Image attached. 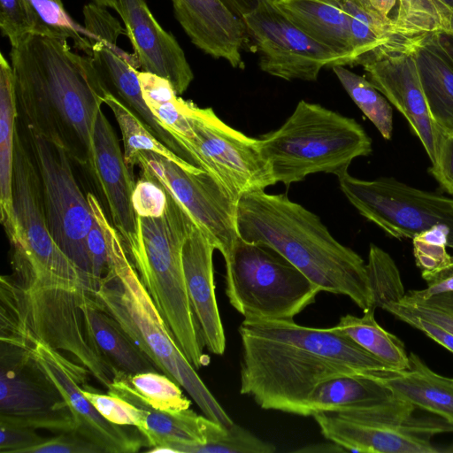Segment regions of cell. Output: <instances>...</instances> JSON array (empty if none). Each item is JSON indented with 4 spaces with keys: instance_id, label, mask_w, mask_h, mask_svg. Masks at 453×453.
Segmentation results:
<instances>
[{
    "instance_id": "19",
    "label": "cell",
    "mask_w": 453,
    "mask_h": 453,
    "mask_svg": "<svg viewBox=\"0 0 453 453\" xmlns=\"http://www.w3.org/2000/svg\"><path fill=\"white\" fill-rule=\"evenodd\" d=\"M114 10L142 71L169 81L179 96L184 93L194 79L192 69L175 37L159 25L146 1L116 0Z\"/></svg>"
},
{
    "instance_id": "4",
    "label": "cell",
    "mask_w": 453,
    "mask_h": 453,
    "mask_svg": "<svg viewBox=\"0 0 453 453\" xmlns=\"http://www.w3.org/2000/svg\"><path fill=\"white\" fill-rule=\"evenodd\" d=\"M87 197L104 233L108 252V272L93 293L158 372L184 388L205 417L230 426L232 418L180 349L99 202L90 193Z\"/></svg>"
},
{
    "instance_id": "42",
    "label": "cell",
    "mask_w": 453,
    "mask_h": 453,
    "mask_svg": "<svg viewBox=\"0 0 453 453\" xmlns=\"http://www.w3.org/2000/svg\"><path fill=\"white\" fill-rule=\"evenodd\" d=\"M81 389L84 395L108 421L119 426H133L138 430L144 426L142 409L119 396L96 392L87 384L83 385Z\"/></svg>"
},
{
    "instance_id": "34",
    "label": "cell",
    "mask_w": 453,
    "mask_h": 453,
    "mask_svg": "<svg viewBox=\"0 0 453 453\" xmlns=\"http://www.w3.org/2000/svg\"><path fill=\"white\" fill-rule=\"evenodd\" d=\"M395 33L405 39L453 32V7L445 0H397Z\"/></svg>"
},
{
    "instance_id": "58",
    "label": "cell",
    "mask_w": 453,
    "mask_h": 453,
    "mask_svg": "<svg viewBox=\"0 0 453 453\" xmlns=\"http://www.w3.org/2000/svg\"><path fill=\"white\" fill-rule=\"evenodd\" d=\"M367 1L371 4V1H372V0H367Z\"/></svg>"
},
{
    "instance_id": "20",
    "label": "cell",
    "mask_w": 453,
    "mask_h": 453,
    "mask_svg": "<svg viewBox=\"0 0 453 453\" xmlns=\"http://www.w3.org/2000/svg\"><path fill=\"white\" fill-rule=\"evenodd\" d=\"M180 25L199 50L242 69V50L249 42L243 20L221 0H171Z\"/></svg>"
},
{
    "instance_id": "47",
    "label": "cell",
    "mask_w": 453,
    "mask_h": 453,
    "mask_svg": "<svg viewBox=\"0 0 453 453\" xmlns=\"http://www.w3.org/2000/svg\"><path fill=\"white\" fill-rule=\"evenodd\" d=\"M87 249L91 266L92 290H94L108 272L106 239L101 225L95 218L87 235Z\"/></svg>"
},
{
    "instance_id": "12",
    "label": "cell",
    "mask_w": 453,
    "mask_h": 453,
    "mask_svg": "<svg viewBox=\"0 0 453 453\" xmlns=\"http://www.w3.org/2000/svg\"><path fill=\"white\" fill-rule=\"evenodd\" d=\"M340 188L361 216L395 239H413L441 226L453 250V197L422 190L392 177L357 179L349 170L336 175Z\"/></svg>"
},
{
    "instance_id": "1",
    "label": "cell",
    "mask_w": 453,
    "mask_h": 453,
    "mask_svg": "<svg viewBox=\"0 0 453 453\" xmlns=\"http://www.w3.org/2000/svg\"><path fill=\"white\" fill-rule=\"evenodd\" d=\"M240 393L264 410L303 416L311 392L333 378L388 369L334 326L243 319Z\"/></svg>"
},
{
    "instance_id": "50",
    "label": "cell",
    "mask_w": 453,
    "mask_h": 453,
    "mask_svg": "<svg viewBox=\"0 0 453 453\" xmlns=\"http://www.w3.org/2000/svg\"><path fill=\"white\" fill-rule=\"evenodd\" d=\"M448 292H453V273L427 283L424 289L408 291L410 295L423 299Z\"/></svg>"
},
{
    "instance_id": "27",
    "label": "cell",
    "mask_w": 453,
    "mask_h": 453,
    "mask_svg": "<svg viewBox=\"0 0 453 453\" xmlns=\"http://www.w3.org/2000/svg\"><path fill=\"white\" fill-rule=\"evenodd\" d=\"M81 309L99 351L117 371L127 374L157 371L91 289L85 292Z\"/></svg>"
},
{
    "instance_id": "2",
    "label": "cell",
    "mask_w": 453,
    "mask_h": 453,
    "mask_svg": "<svg viewBox=\"0 0 453 453\" xmlns=\"http://www.w3.org/2000/svg\"><path fill=\"white\" fill-rule=\"evenodd\" d=\"M18 117L26 129L59 143L71 132L96 178L94 127L111 92L89 56L54 33H28L11 45Z\"/></svg>"
},
{
    "instance_id": "57",
    "label": "cell",
    "mask_w": 453,
    "mask_h": 453,
    "mask_svg": "<svg viewBox=\"0 0 453 453\" xmlns=\"http://www.w3.org/2000/svg\"><path fill=\"white\" fill-rule=\"evenodd\" d=\"M445 1L453 7V0H445Z\"/></svg>"
},
{
    "instance_id": "22",
    "label": "cell",
    "mask_w": 453,
    "mask_h": 453,
    "mask_svg": "<svg viewBox=\"0 0 453 453\" xmlns=\"http://www.w3.org/2000/svg\"><path fill=\"white\" fill-rule=\"evenodd\" d=\"M211 240L195 225L182 248V264L188 299L199 325L204 347L222 356L226 335L215 292Z\"/></svg>"
},
{
    "instance_id": "9",
    "label": "cell",
    "mask_w": 453,
    "mask_h": 453,
    "mask_svg": "<svg viewBox=\"0 0 453 453\" xmlns=\"http://www.w3.org/2000/svg\"><path fill=\"white\" fill-rule=\"evenodd\" d=\"M226 265L229 303L250 320H294L320 291L270 246L238 238Z\"/></svg>"
},
{
    "instance_id": "51",
    "label": "cell",
    "mask_w": 453,
    "mask_h": 453,
    "mask_svg": "<svg viewBox=\"0 0 453 453\" xmlns=\"http://www.w3.org/2000/svg\"><path fill=\"white\" fill-rule=\"evenodd\" d=\"M237 17H242L254 11L262 0H221Z\"/></svg>"
},
{
    "instance_id": "30",
    "label": "cell",
    "mask_w": 453,
    "mask_h": 453,
    "mask_svg": "<svg viewBox=\"0 0 453 453\" xmlns=\"http://www.w3.org/2000/svg\"><path fill=\"white\" fill-rule=\"evenodd\" d=\"M374 312L375 308H369L364 311L362 317L347 314L341 317L334 326L380 359L388 369H407L409 355L404 343L377 323Z\"/></svg>"
},
{
    "instance_id": "10",
    "label": "cell",
    "mask_w": 453,
    "mask_h": 453,
    "mask_svg": "<svg viewBox=\"0 0 453 453\" xmlns=\"http://www.w3.org/2000/svg\"><path fill=\"white\" fill-rule=\"evenodd\" d=\"M416 407L398 398L358 408L322 411L312 417L321 434L350 452L436 453L432 438L453 431L439 418H415Z\"/></svg>"
},
{
    "instance_id": "39",
    "label": "cell",
    "mask_w": 453,
    "mask_h": 453,
    "mask_svg": "<svg viewBox=\"0 0 453 453\" xmlns=\"http://www.w3.org/2000/svg\"><path fill=\"white\" fill-rule=\"evenodd\" d=\"M44 26L52 33L72 40L73 47L89 56V33L76 23L65 11L62 0H28Z\"/></svg>"
},
{
    "instance_id": "31",
    "label": "cell",
    "mask_w": 453,
    "mask_h": 453,
    "mask_svg": "<svg viewBox=\"0 0 453 453\" xmlns=\"http://www.w3.org/2000/svg\"><path fill=\"white\" fill-rule=\"evenodd\" d=\"M349 16L352 65L393 42H409L395 30L393 19L375 10L367 0H342Z\"/></svg>"
},
{
    "instance_id": "14",
    "label": "cell",
    "mask_w": 453,
    "mask_h": 453,
    "mask_svg": "<svg viewBox=\"0 0 453 453\" xmlns=\"http://www.w3.org/2000/svg\"><path fill=\"white\" fill-rule=\"evenodd\" d=\"M0 424L75 431L60 391L25 346L0 341Z\"/></svg>"
},
{
    "instance_id": "35",
    "label": "cell",
    "mask_w": 453,
    "mask_h": 453,
    "mask_svg": "<svg viewBox=\"0 0 453 453\" xmlns=\"http://www.w3.org/2000/svg\"><path fill=\"white\" fill-rule=\"evenodd\" d=\"M343 88L385 140L393 133V109L388 100L363 76L337 65L332 67Z\"/></svg>"
},
{
    "instance_id": "15",
    "label": "cell",
    "mask_w": 453,
    "mask_h": 453,
    "mask_svg": "<svg viewBox=\"0 0 453 453\" xmlns=\"http://www.w3.org/2000/svg\"><path fill=\"white\" fill-rule=\"evenodd\" d=\"M136 165L188 212L224 259L231 254L239 238L237 203L213 177L199 167L187 169L154 152L140 153Z\"/></svg>"
},
{
    "instance_id": "11",
    "label": "cell",
    "mask_w": 453,
    "mask_h": 453,
    "mask_svg": "<svg viewBox=\"0 0 453 453\" xmlns=\"http://www.w3.org/2000/svg\"><path fill=\"white\" fill-rule=\"evenodd\" d=\"M191 132L174 140L184 159L213 177L237 203L245 194L276 184L259 138H253L222 121L211 108L193 104Z\"/></svg>"
},
{
    "instance_id": "29",
    "label": "cell",
    "mask_w": 453,
    "mask_h": 453,
    "mask_svg": "<svg viewBox=\"0 0 453 453\" xmlns=\"http://www.w3.org/2000/svg\"><path fill=\"white\" fill-rule=\"evenodd\" d=\"M18 109L12 65L0 55V211L7 236L15 228L12 174Z\"/></svg>"
},
{
    "instance_id": "13",
    "label": "cell",
    "mask_w": 453,
    "mask_h": 453,
    "mask_svg": "<svg viewBox=\"0 0 453 453\" xmlns=\"http://www.w3.org/2000/svg\"><path fill=\"white\" fill-rule=\"evenodd\" d=\"M24 140L40 175L50 235L93 289L87 235L94 217L88 198L75 180L70 152L32 131L25 130Z\"/></svg>"
},
{
    "instance_id": "16",
    "label": "cell",
    "mask_w": 453,
    "mask_h": 453,
    "mask_svg": "<svg viewBox=\"0 0 453 453\" xmlns=\"http://www.w3.org/2000/svg\"><path fill=\"white\" fill-rule=\"evenodd\" d=\"M242 20L258 53L259 67L270 75L315 81L322 68L345 65L341 54L300 30L272 0H262Z\"/></svg>"
},
{
    "instance_id": "28",
    "label": "cell",
    "mask_w": 453,
    "mask_h": 453,
    "mask_svg": "<svg viewBox=\"0 0 453 453\" xmlns=\"http://www.w3.org/2000/svg\"><path fill=\"white\" fill-rule=\"evenodd\" d=\"M396 398L385 385L365 374L342 375L320 383L306 400L303 416L370 406Z\"/></svg>"
},
{
    "instance_id": "7",
    "label": "cell",
    "mask_w": 453,
    "mask_h": 453,
    "mask_svg": "<svg viewBox=\"0 0 453 453\" xmlns=\"http://www.w3.org/2000/svg\"><path fill=\"white\" fill-rule=\"evenodd\" d=\"M259 140L276 183L286 186L319 173L337 175L372 151L371 138L357 120L304 100Z\"/></svg>"
},
{
    "instance_id": "18",
    "label": "cell",
    "mask_w": 453,
    "mask_h": 453,
    "mask_svg": "<svg viewBox=\"0 0 453 453\" xmlns=\"http://www.w3.org/2000/svg\"><path fill=\"white\" fill-rule=\"evenodd\" d=\"M412 45H384L357 65H363L371 83L406 119L433 163L443 132L430 113Z\"/></svg>"
},
{
    "instance_id": "36",
    "label": "cell",
    "mask_w": 453,
    "mask_h": 453,
    "mask_svg": "<svg viewBox=\"0 0 453 453\" xmlns=\"http://www.w3.org/2000/svg\"><path fill=\"white\" fill-rule=\"evenodd\" d=\"M121 373L134 394L155 410L176 413L190 406L191 402L182 394L180 387L162 372Z\"/></svg>"
},
{
    "instance_id": "44",
    "label": "cell",
    "mask_w": 453,
    "mask_h": 453,
    "mask_svg": "<svg viewBox=\"0 0 453 453\" xmlns=\"http://www.w3.org/2000/svg\"><path fill=\"white\" fill-rule=\"evenodd\" d=\"M168 194L157 181L143 174L135 183L132 203L136 216L158 218L166 209Z\"/></svg>"
},
{
    "instance_id": "33",
    "label": "cell",
    "mask_w": 453,
    "mask_h": 453,
    "mask_svg": "<svg viewBox=\"0 0 453 453\" xmlns=\"http://www.w3.org/2000/svg\"><path fill=\"white\" fill-rule=\"evenodd\" d=\"M104 104L109 106L118 122L122 134L124 159L131 172L138 155L142 152L162 155L187 169L195 167L158 140L146 124L111 92L105 96Z\"/></svg>"
},
{
    "instance_id": "43",
    "label": "cell",
    "mask_w": 453,
    "mask_h": 453,
    "mask_svg": "<svg viewBox=\"0 0 453 453\" xmlns=\"http://www.w3.org/2000/svg\"><path fill=\"white\" fill-rule=\"evenodd\" d=\"M402 307L453 334V292L442 293L423 299L408 292L396 302Z\"/></svg>"
},
{
    "instance_id": "5",
    "label": "cell",
    "mask_w": 453,
    "mask_h": 453,
    "mask_svg": "<svg viewBox=\"0 0 453 453\" xmlns=\"http://www.w3.org/2000/svg\"><path fill=\"white\" fill-rule=\"evenodd\" d=\"M136 219L138 242L127 257L188 360L196 370L207 366L211 358L203 353L182 264L183 244L196 223L169 194L162 216Z\"/></svg>"
},
{
    "instance_id": "37",
    "label": "cell",
    "mask_w": 453,
    "mask_h": 453,
    "mask_svg": "<svg viewBox=\"0 0 453 453\" xmlns=\"http://www.w3.org/2000/svg\"><path fill=\"white\" fill-rule=\"evenodd\" d=\"M166 447L174 453H273V444L263 441L250 431L233 424L222 426L204 444L173 442Z\"/></svg>"
},
{
    "instance_id": "8",
    "label": "cell",
    "mask_w": 453,
    "mask_h": 453,
    "mask_svg": "<svg viewBox=\"0 0 453 453\" xmlns=\"http://www.w3.org/2000/svg\"><path fill=\"white\" fill-rule=\"evenodd\" d=\"M15 228L12 246V279L26 288L47 287L92 289L77 265L59 249L49 231L40 175L17 129L12 174Z\"/></svg>"
},
{
    "instance_id": "41",
    "label": "cell",
    "mask_w": 453,
    "mask_h": 453,
    "mask_svg": "<svg viewBox=\"0 0 453 453\" xmlns=\"http://www.w3.org/2000/svg\"><path fill=\"white\" fill-rule=\"evenodd\" d=\"M449 231L434 226L412 239L417 266L425 273H437L451 263L448 253Z\"/></svg>"
},
{
    "instance_id": "52",
    "label": "cell",
    "mask_w": 453,
    "mask_h": 453,
    "mask_svg": "<svg viewBox=\"0 0 453 453\" xmlns=\"http://www.w3.org/2000/svg\"><path fill=\"white\" fill-rule=\"evenodd\" d=\"M296 452H345V449L341 447L335 442L330 441V443H319L315 445L305 446L303 449L295 450Z\"/></svg>"
},
{
    "instance_id": "45",
    "label": "cell",
    "mask_w": 453,
    "mask_h": 453,
    "mask_svg": "<svg viewBox=\"0 0 453 453\" xmlns=\"http://www.w3.org/2000/svg\"><path fill=\"white\" fill-rule=\"evenodd\" d=\"M381 309L391 313L396 319L423 332L429 338L453 353V334L447 329L413 314L396 302L387 303L382 305Z\"/></svg>"
},
{
    "instance_id": "32",
    "label": "cell",
    "mask_w": 453,
    "mask_h": 453,
    "mask_svg": "<svg viewBox=\"0 0 453 453\" xmlns=\"http://www.w3.org/2000/svg\"><path fill=\"white\" fill-rule=\"evenodd\" d=\"M137 76L143 99L161 127L173 137L189 135L188 118L194 103L180 97L165 78L138 70Z\"/></svg>"
},
{
    "instance_id": "38",
    "label": "cell",
    "mask_w": 453,
    "mask_h": 453,
    "mask_svg": "<svg viewBox=\"0 0 453 453\" xmlns=\"http://www.w3.org/2000/svg\"><path fill=\"white\" fill-rule=\"evenodd\" d=\"M366 269L376 308H381L389 302H397L405 295L394 259L373 243L369 247Z\"/></svg>"
},
{
    "instance_id": "24",
    "label": "cell",
    "mask_w": 453,
    "mask_h": 453,
    "mask_svg": "<svg viewBox=\"0 0 453 453\" xmlns=\"http://www.w3.org/2000/svg\"><path fill=\"white\" fill-rule=\"evenodd\" d=\"M363 374L385 385L396 398L430 411L453 426V379L432 371L415 353L409 355L407 369H381Z\"/></svg>"
},
{
    "instance_id": "48",
    "label": "cell",
    "mask_w": 453,
    "mask_h": 453,
    "mask_svg": "<svg viewBox=\"0 0 453 453\" xmlns=\"http://www.w3.org/2000/svg\"><path fill=\"white\" fill-rule=\"evenodd\" d=\"M428 171L440 187L453 196V133L443 132L435 159Z\"/></svg>"
},
{
    "instance_id": "46",
    "label": "cell",
    "mask_w": 453,
    "mask_h": 453,
    "mask_svg": "<svg viewBox=\"0 0 453 453\" xmlns=\"http://www.w3.org/2000/svg\"><path fill=\"white\" fill-rule=\"evenodd\" d=\"M26 453H104L96 445L74 430L59 433L28 449Z\"/></svg>"
},
{
    "instance_id": "54",
    "label": "cell",
    "mask_w": 453,
    "mask_h": 453,
    "mask_svg": "<svg viewBox=\"0 0 453 453\" xmlns=\"http://www.w3.org/2000/svg\"><path fill=\"white\" fill-rule=\"evenodd\" d=\"M396 0H372L371 4L380 13L386 17H389V12L394 8Z\"/></svg>"
},
{
    "instance_id": "40",
    "label": "cell",
    "mask_w": 453,
    "mask_h": 453,
    "mask_svg": "<svg viewBox=\"0 0 453 453\" xmlns=\"http://www.w3.org/2000/svg\"><path fill=\"white\" fill-rule=\"evenodd\" d=\"M0 28L11 45L28 33H52L28 0H0Z\"/></svg>"
},
{
    "instance_id": "21",
    "label": "cell",
    "mask_w": 453,
    "mask_h": 453,
    "mask_svg": "<svg viewBox=\"0 0 453 453\" xmlns=\"http://www.w3.org/2000/svg\"><path fill=\"white\" fill-rule=\"evenodd\" d=\"M96 179L106 197L111 219L119 233L126 251L138 242L136 214L132 203L135 186L116 134L102 110L94 127Z\"/></svg>"
},
{
    "instance_id": "3",
    "label": "cell",
    "mask_w": 453,
    "mask_h": 453,
    "mask_svg": "<svg viewBox=\"0 0 453 453\" xmlns=\"http://www.w3.org/2000/svg\"><path fill=\"white\" fill-rule=\"evenodd\" d=\"M236 226L240 238L274 249L320 291L346 296L363 311L376 309L364 259L339 242L317 214L287 195H243Z\"/></svg>"
},
{
    "instance_id": "26",
    "label": "cell",
    "mask_w": 453,
    "mask_h": 453,
    "mask_svg": "<svg viewBox=\"0 0 453 453\" xmlns=\"http://www.w3.org/2000/svg\"><path fill=\"white\" fill-rule=\"evenodd\" d=\"M412 51L432 118L442 132L453 133V61L437 34L417 38Z\"/></svg>"
},
{
    "instance_id": "49",
    "label": "cell",
    "mask_w": 453,
    "mask_h": 453,
    "mask_svg": "<svg viewBox=\"0 0 453 453\" xmlns=\"http://www.w3.org/2000/svg\"><path fill=\"white\" fill-rule=\"evenodd\" d=\"M0 452L26 453V451L45 439L35 429L0 424Z\"/></svg>"
},
{
    "instance_id": "6",
    "label": "cell",
    "mask_w": 453,
    "mask_h": 453,
    "mask_svg": "<svg viewBox=\"0 0 453 453\" xmlns=\"http://www.w3.org/2000/svg\"><path fill=\"white\" fill-rule=\"evenodd\" d=\"M86 287L26 288L12 276L0 280V340L42 341L71 354L108 389L117 370L91 336L81 303Z\"/></svg>"
},
{
    "instance_id": "25",
    "label": "cell",
    "mask_w": 453,
    "mask_h": 453,
    "mask_svg": "<svg viewBox=\"0 0 453 453\" xmlns=\"http://www.w3.org/2000/svg\"><path fill=\"white\" fill-rule=\"evenodd\" d=\"M300 30L352 65L349 16L342 0H272Z\"/></svg>"
},
{
    "instance_id": "23",
    "label": "cell",
    "mask_w": 453,
    "mask_h": 453,
    "mask_svg": "<svg viewBox=\"0 0 453 453\" xmlns=\"http://www.w3.org/2000/svg\"><path fill=\"white\" fill-rule=\"evenodd\" d=\"M107 390L108 394L143 410L145 425L139 431L146 439L149 448L166 446L173 442L204 444L221 426L189 408L176 413L153 409L134 394L120 371L116 372Z\"/></svg>"
},
{
    "instance_id": "55",
    "label": "cell",
    "mask_w": 453,
    "mask_h": 453,
    "mask_svg": "<svg viewBox=\"0 0 453 453\" xmlns=\"http://www.w3.org/2000/svg\"><path fill=\"white\" fill-rule=\"evenodd\" d=\"M453 273V257L451 259V263L443 268L442 270L437 272V273H425L422 272V278L426 281V283H429L431 281H434L435 280H438L440 278H442L448 274H450Z\"/></svg>"
},
{
    "instance_id": "53",
    "label": "cell",
    "mask_w": 453,
    "mask_h": 453,
    "mask_svg": "<svg viewBox=\"0 0 453 453\" xmlns=\"http://www.w3.org/2000/svg\"><path fill=\"white\" fill-rule=\"evenodd\" d=\"M437 38L442 50L453 61V32L437 34Z\"/></svg>"
},
{
    "instance_id": "17",
    "label": "cell",
    "mask_w": 453,
    "mask_h": 453,
    "mask_svg": "<svg viewBox=\"0 0 453 453\" xmlns=\"http://www.w3.org/2000/svg\"><path fill=\"white\" fill-rule=\"evenodd\" d=\"M25 346L52 380L66 402L75 421V432L104 453H134L148 442L133 426L115 425L104 418L82 393L89 373L42 341H7Z\"/></svg>"
},
{
    "instance_id": "56",
    "label": "cell",
    "mask_w": 453,
    "mask_h": 453,
    "mask_svg": "<svg viewBox=\"0 0 453 453\" xmlns=\"http://www.w3.org/2000/svg\"><path fill=\"white\" fill-rule=\"evenodd\" d=\"M91 2L106 8L115 9L116 0H91Z\"/></svg>"
}]
</instances>
